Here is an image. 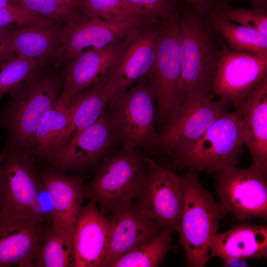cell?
Returning a JSON list of instances; mask_svg holds the SVG:
<instances>
[{"label": "cell", "mask_w": 267, "mask_h": 267, "mask_svg": "<svg viewBox=\"0 0 267 267\" xmlns=\"http://www.w3.org/2000/svg\"><path fill=\"white\" fill-rule=\"evenodd\" d=\"M110 213V234L101 267H111L126 253L154 238L164 229L145 216L133 200L118 204Z\"/></svg>", "instance_id": "obj_15"}, {"label": "cell", "mask_w": 267, "mask_h": 267, "mask_svg": "<svg viewBox=\"0 0 267 267\" xmlns=\"http://www.w3.org/2000/svg\"><path fill=\"white\" fill-rule=\"evenodd\" d=\"M7 149H8V145L6 143V145L1 150H0V168L3 161L5 155L6 154ZM0 207H1V199H0Z\"/></svg>", "instance_id": "obj_41"}, {"label": "cell", "mask_w": 267, "mask_h": 267, "mask_svg": "<svg viewBox=\"0 0 267 267\" xmlns=\"http://www.w3.org/2000/svg\"><path fill=\"white\" fill-rule=\"evenodd\" d=\"M201 12L208 14L216 5V0H185Z\"/></svg>", "instance_id": "obj_37"}, {"label": "cell", "mask_w": 267, "mask_h": 267, "mask_svg": "<svg viewBox=\"0 0 267 267\" xmlns=\"http://www.w3.org/2000/svg\"><path fill=\"white\" fill-rule=\"evenodd\" d=\"M210 22L232 50L267 59V36L250 28L237 25L210 12Z\"/></svg>", "instance_id": "obj_26"}, {"label": "cell", "mask_w": 267, "mask_h": 267, "mask_svg": "<svg viewBox=\"0 0 267 267\" xmlns=\"http://www.w3.org/2000/svg\"><path fill=\"white\" fill-rule=\"evenodd\" d=\"M0 168V211L31 215V207L42 180L34 159L9 141Z\"/></svg>", "instance_id": "obj_13"}, {"label": "cell", "mask_w": 267, "mask_h": 267, "mask_svg": "<svg viewBox=\"0 0 267 267\" xmlns=\"http://www.w3.org/2000/svg\"><path fill=\"white\" fill-rule=\"evenodd\" d=\"M167 228L151 240L129 251L111 267H155L159 266L172 248V234Z\"/></svg>", "instance_id": "obj_27"}, {"label": "cell", "mask_w": 267, "mask_h": 267, "mask_svg": "<svg viewBox=\"0 0 267 267\" xmlns=\"http://www.w3.org/2000/svg\"><path fill=\"white\" fill-rule=\"evenodd\" d=\"M230 106L219 99L196 96L186 99L165 124L157 147L175 158L207 131Z\"/></svg>", "instance_id": "obj_11"}, {"label": "cell", "mask_w": 267, "mask_h": 267, "mask_svg": "<svg viewBox=\"0 0 267 267\" xmlns=\"http://www.w3.org/2000/svg\"><path fill=\"white\" fill-rule=\"evenodd\" d=\"M115 139L106 109L95 123L72 137L49 163L57 171L88 169L103 156Z\"/></svg>", "instance_id": "obj_17"}, {"label": "cell", "mask_w": 267, "mask_h": 267, "mask_svg": "<svg viewBox=\"0 0 267 267\" xmlns=\"http://www.w3.org/2000/svg\"><path fill=\"white\" fill-rule=\"evenodd\" d=\"M57 3L67 8L72 12L83 14L81 12L80 0H55Z\"/></svg>", "instance_id": "obj_38"}, {"label": "cell", "mask_w": 267, "mask_h": 267, "mask_svg": "<svg viewBox=\"0 0 267 267\" xmlns=\"http://www.w3.org/2000/svg\"><path fill=\"white\" fill-rule=\"evenodd\" d=\"M63 25H31L9 28L11 43L16 56L32 60L46 68L54 62Z\"/></svg>", "instance_id": "obj_24"}, {"label": "cell", "mask_w": 267, "mask_h": 267, "mask_svg": "<svg viewBox=\"0 0 267 267\" xmlns=\"http://www.w3.org/2000/svg\"><path fill=\"white\" fill-rule=\"evenodd\" d=\"M40 177L53 202L51 225L72 241L77 217L85 197L83 182L78 177L55 170L43 172Z\"/></svg>", "instance_id": "obj_20"}, {"label": "cell", "mask_w": 267, "mask_h": 267, "mask_svg": "<svg viewBox=\"0 0 267 267\" xmlns=\"http://www.w3.org/2000/svg\"><path fill=\"white\" fill-rule=\"evenodd\" d=\"M58 25L62 24L35 14L18 5L0 7V27L13 28L31 25L53 26Z\"/></svg>", "instance_id": "obj_33"}, {"label": "cell", "mask_w": 267, "mask_h": 267, "mask_svg": "<svg viewBox=\"0 0 267 267\" xmlns=\"http://www.w3.org/2000/svg\"><path fill=\"white\" fill-rule=\"evenodd\" d=\"M70 102L61 93L43 117L25 149L34 160L36 158L49 163L64 146Z\"/></svg>", "instance_id": "obj_23"}, {"label": "cell", "mask_w": 267, "mask_h": 267, "mask_svg": "<svg viewBox=\"0 0 267 267\" xmlns=\"http://www.w3.org/2000/svg\"><path fill=\"white\" fill-rule=\"evenodd\" d=\"M126 0L162 21L173 17L179 12L176 5L177 0Z\"/></svg>", "instance_id": "obj_34"}, {"label": "cell", "mask_w": 267, "mask_h": 267, "mask_svg": "<svg viewBox=\"0 0 267 267\" xmlns=\"http://www.w3.org/2000/svg\"><path fill=\"white\" fill-rule=\"evenodd\" d=\"M180 58L183 100L201 96L212 99L215 73L222 44L209 13L189 3L179 13Z\"/></svg>", "instance_id": "obj_1"}, {"label": "cell", "mask_w": 267, "mask_h": 267, "mask_svg": "<svg viewBox=\"0 0 267 267\" xmlns=\"http://www.w3.org/2000/svg\"><path fill=\"white\" fill-rule=\"evenodd\" d=\"M133 35L103 47L88 50L67 63L63 71L64 82L61 93L71 101L82 91L106 81Z\"/></svg>", "instance_id": "obj_16"}, {"label": "cell", "mask_w": 267, "mask_h": 267, "mask_svg": "<svg viewBox=\"0 0 267 267\" xmlns=\"http://www.w3.org/2000/svg\"><path fill=\"white\" fill-rule=\"evenodd\" d=\"M211 12L218 17L237 23L267 36V10L216 5Z\"/></svg>", "instance_id": "obj_31"}, {"label": "cell", "mask_w": 267, "mask_h": 267, "mask_svg": "<svg viewBox=\"0 0 267 267\" xmlns=\"http://www.w3.org/2000/svg\"><path fill=\"white\" fill-rule=\"evenodd\" d=\"M106 81L82 91L72 99L68 109L65 144L78 133L95 123L105 111L114 95Z\"/></svg>", "instance_id": "obj_25"}, {"label": "cell", "mask_w": 267, "mask_h": 267, "mask_svg": "<svg viewBox=\"0 0 267 267\" xmlns=\"http://www.w3.org/2000/svg\"><path fill=\"white\" fill-rule=\"evenodd\" d=\"M184 205L180 221L179 243L190 267L205 266L209 258V243L217 233L225 213L219 202L202 185L198 172L179 175Z\"/></svg>", "instance_id": "obj_3"}, {"label": "cell", "mask_w": 267, "mask_h": 267, "mask_svg": "<svg viewBox=\"0 0 267 267\" xmlns=\"http://www.w3.org/2000/svg\"><path fill=\"white\" fill-rule=\"evenodd\" d=\"M267 75V59L231 50L222 44L213 96L238 107Z\"/></svg>", "instance_id": "obj_12"}, {"label": "cell", "mask_w": 267, "mask_h": 267, "mask_svg": "<svg viewBox=\"0 0 267 267\" xmlns=\"http://www.w3.org/2000/svg\"><path fill=\"white\" fill-rule=\"evenodd\" d=\"M15 56L10 39L9 28L0 27V63Z\"/></svg>", "instance_id": "obj_36"}, {"label": "cell", "mask_w": 267, "mask_h": 267, "mask_svg": "<svg viewBox=\"0 0 267 267\" xmlns=\"http://www.w3.org/2000/svg\"><path fill=\"white\" fill-rule=\"evenodd\" d=\"M72 241L52 226L46 229L35 267H73Z\"/></svg>", "instance_id": "obj_28"}, {"label": "cell", "mask_w": 267, "mask_h": 267, "mask_svg": "<svg viewBox=\"0 0 267 267\" xmlns=\"http://www.w3.org/2000/svg\"><path fill=\"white\" fill-rule=\"evenodd\" d=\"M162 22L149 24L132 36L121 59L106 81L114 94L129 89L135 82L150 71Z\"/></svg>", "instance_id": "obj_18"}, {"label": "cell", "mask_w": 267, "mask_h": 267, "mask_svg": "<svg viewBox=\"0 0 267 267\" xmlns=\"http://www.w3.org/2000/svg\"><path fill=\"white\" fill-rule=\"evenodd\" d=\"M209 258L218 257L225 266L234 260L266 258L267 227L243 223L222 233H216L209 243Z\"/></svg>", "instance_id": "obj_22"}, {"label": "cell", "mask_w": 267, "mask_h": 267, "mask_svg": "<svg viewBox=\"0 0 267 267\" xmlns=\"http://www.w3.org/2000/svg\"><path fill=\"white\" fill-rule=\"evenodd\" d=\"M46 230L31 215L0 211V267H35Z\"/></svg>", "instance_id": "obj_14"}, {"label": "cell", "mask_w": 267, "mask_h": 267, "mask_svg": "<svg viewBox=\"0 0 267 267\" xmlns=\"http://www.w3.org/2000/svg\"><path fill=\"white\" fill-rule=\"evenodd\" d=\"M44 69L32 60L17 56L0 63V98Z\"/></svg>", "instance_id": "obj_30"}, {"label": "cell", "mask_w": 267, "mask_h": 267, "mask_svg": "<svg viewBox=\"0 0 267 267\" xmlns=\"http://www.w3.org/2000/svg\"><path fill=\"white\" fill-rule=\"evenodd\" d=\"M31 212L32 216L40 222L44 223L49 221L51 222L53 213V202L42 182L32 204Z\"/></svg>", "instance_id": "obj_35"}, {"label": "cell", "mask_w": 267, "mask_h": 267, "mask_svg": "<svg viewBox=\"0 0 267 267\" xmlns=\"http://www.w3.org/2000/svg\"><path fill=\"white\" fill-rule=\"evenodd\" d=\"M80 0L82 13L90 18L112 20L140 18L159 20L126 0Z\"/></svg>", "instance_id": "obj_29"}, {"label": "cell", "mask_w": 267, "mask_h": 267, "mask_svg": "<svg viewBox=\"0 0 267 267\" xmlns=\"http://www.w3.org/2000/svg\"><path fill=\"white\" fill-rule=\"evenodd\" d=\"M14 5H18L15 0H0V7Z\"/></svg>", "instance_id": "obj_40"}, {"label": "cell", "mask_w": 267, "mask_h": 267, "mask_svg": "<svg viewBox=\"0 0 267 267\" xmlns=\"http://www.w3.org/2000/svg\"><path fill=\"white\" fill-rule=\"evenodd\" d=\"M231 0H216V5H228ZM254 8L267 10V0H248ZM215 5V6H216Z\"/></svg>", "instance_id": "obj_39"}, {"label": "cell", "mask_w": 267, "mask_h": 267, "mask_svg": "<svg viewBox=\"0 0 267 267\" xmlns=\"http://www.w3.org/2000/svg\"><path fill=\"white\" fill-rule=\"evenodd\" d=\"M239 106L241 110L242 140L250 152L251 166L267 173V77L255 88Z\"/></svg>", "instance_id": "obj_21"}, {"label": "cell", "mask_w": 267, "mask_h": 267, "mask_svg": "<svg viewBox=\"0 0 267 267\" xmlns=\"http://www.w3.org/2000/svg\"><path fill=\"white\" fill-rule=\"evenodd\" d=\"M160 22L147 18L112 20L83 15L63 26L54 67L58 68L88 50L129 37L143 27Z\"/></svg>", "instance_id": "obj_8"}, {"label": "cell", "mask_w": 267, "mask_h": 267, "mask_svg": "<svg viewBox=\"0 0 267 267\" xmlns=\"http://www.w3.org/2000/svg\"><path fill=\"white\" fill-rule=\"evenodd\" d=\"M155 101L148 74L138 80L135 86L112 97L106 111L115 139L123 149L157 147Z\"/></svg>", "instance_id": "obj_4"}, {"label": "cell", "mask_w": 267, "mask_h": 267, "mask_svg": "<svg viewBox=\"0 0 267 267\" xmlns=\"http://www.w3.org/2000/svg\"><path fill=\"white\" fill-rule=\"evenodd\" d=\"M142 186L133 200L148 218L164 228L178 232L184 205L179 175L147 158Z\"/></svg>", "instance_id": "obj_10"}, {"label": "cell", "mask_w": 267, "mask_h": 267, "mask_svg": "<svg viewBox=\"0 0 267 267\" xmlns=\"http://www.w3.org/2000/svg\"><path fill=\"white\" fill-rule=\"evenodd\" d=\"M64 82V71L35 75L9 93L11 99L0 114V128L9 141L25 150L45 113L58 100Z\"/></svg>", "instance_id": "obj_2"}, {"label": "cell", "mask_w": 267, "mask_h": 267, "mask_svg": "<svg viewBox=\"0 0 267 267\" xmlns=\"http://www.w3.org/2000/svg\"><path fill=\"white\" fill-rule=\"evenodd\" d=\"M146 159L137 150L123 149L104 161L91 181L84 185L85 197L97 204L103 215L118 204L134 200L144 181Z\"/></svg>", "instance_id": "obj_6"}, {"label": "cell", "mask_w": 267, "mask_h": 267, "mask_svg": "<svg viewBox=\"0 0 267 267\" xmlns=\"http://www.w3.org/2000/svg\"><path fill=\"white\" fill-rule=\"evenodd\" d=\"M178 13L161 23L148 75L157 103L158 121L165 124L183 103Z\"/></svg>", "instance_id": "obj_7"}, {"label": "cell", "mask_w": 267, "mask_h": 267, "mask_svg": "<svg viewBox=\"0 0 267 267\" xmlns=\"http://www.w3.org/2000/svg\"><path fill=\"white\" fill-rule=\"evenodd\" d=\"M267 173L251 166H233L215 173L220 204L224 212L238 219L267 216Z\"/></svg>", "instance_id": "obj_9"}, {"label": "cell", "mask_w": 267, "mask_h": 267, "mask_svg": "<svg viewBox=\"0 0 267 267\" xmlns=\"http://www.w3.org/2000/svg\"><path fill=\"white\" fill-rule=\"evenodd\" d=\"M24 9L40 16L53 20L65 25L79 19L83 14H76L55 0H15Z\"/></svg>", "instance_id": "obj_32"}, {"label": "cell", "mask_w": 267, "mask_h": 267, "mask_svg": "<svg viewBox=\"0 0 267 267\" xmlns=\"http://www.w3.org/2000/svg\"><path fill=\"white\" fill-rule=\"evenodd\" d=\"M110 230L109 220L89 200L82 206L72 239L73 267H101Z\"/></svg>", "instance_id": "obj_19"}, {"label": "cell", "mask_w": 267, "mask_h": 267, "mask_svg": "<svg viewBox=\"0 0 267 267\" xmlns=\"http://www.w3.org/2000/svg\"><path fill=\"white\" fill-rule=\"evenodd\" d=\"M239 106L221 115L203 135L174 159L190 170L216 173L235 166L243 145Z\"/></svg>", "instance_id": "obj_5"}]
</instances>
